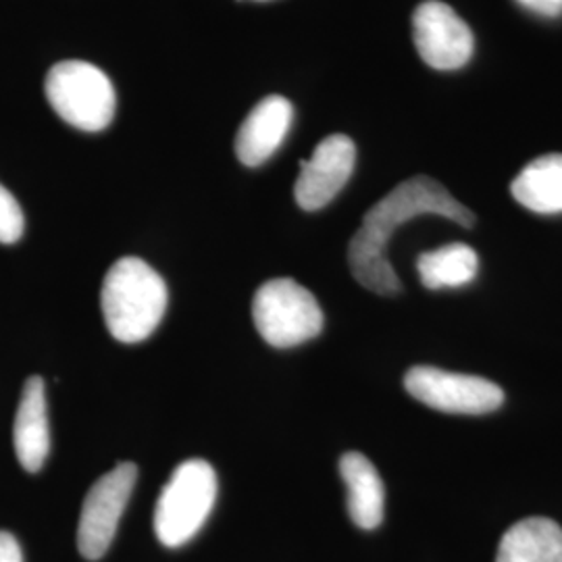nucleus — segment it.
<instances>
[{
  "instance_id": "nucleus-14",
  "label": "nucleus",
  "mask_w": 562,
  "mask_h": 562,
  "mask_svg": "<svg viewBox=\"0 0 562 562\" xmlns=\"http://www.w3.org/2000/svg\"><path fill=\"white\" fill-rule=\"evenodd\" d=\"M515 201L540 215L562 213V155H543L525 165L510 183Z\"/></svg>"
},
{
  "instance_id": "nucleus-17",
  "label": "nucleus",
  "mask_w": 562,
  "mask_h": 562,
  "mask_svg": "<svg viewBox=\"0 0 562 562\" xmlns=\"http://www.w3.org/2000/svg\"><path fill=\"white\" fill-rule=\"evenodd\" d=\"M0 562H23L20 542L9 531H0Z\"/></svg>"
},
{
  "instance_id": "nucleus-2",
  "label": "nucleus",
  "mask_w": 562,
  "mask_h": 562,
  "mask_svg": "<svg viewBox=\"0 0 562 562\" xmlns=\"http://www.w3.org/2000/svg\"><path fill=\"white\" fill-rule=\"evenodd\" d=\"M167 299L165 280L148 262L120 259L102 281V315L111 336L125 344L146 340L159 327Z\"/></svg>"
},
{
  "instance_id": "nucleus-5",
  "label": "nucleus",
  "mask_w": 562,
  "mask_h": 562,
  "mask_svg": "<svg viewBox=\"0 0 562 562\" xmlns=\"http://www.w3.org/2000/svg\"><path fill=\"white\" fill-rule=\"evenodd\" d=\"M252 319L262 340L273 348H294L322 334L323 311L299 281H265L252 301Z\"/></svg>"
},
{
  "instance_id": "nucleus-7",
  "label": "nucleus",
  "mask_w": 562,
  "mask_h": 562,
  "mask_svg": "<svg viewBox=\"0 0 562 562\" xmlns=\"http://www.w3.org/2000/svg\"><path fill=\"white\" fill-rule=\"evenodd\" d=\"M136 480L138 467L134 462H121L88 490L78 525V546L83 559L99 561L104 557L117 533Z\"/></svg>"
},
{
  "instance_id": "nucleus-11",
  "label": "nucleus",
  "mask_w": 562,
  "mask_h": 562,
  "mask_svg": "<svg viewBox=\"0 0 562 562\" xmlns=\"http://www.w3.org/2000/svg\"><path fill=\"white\" fill-rule=\"evenodd\" d=\"M13 443L21 467L30 473H38L50 452L46 390L38 375L23 383L20 408L13 427Z\"/></svg>"
},
{
  "instance_id": "nucleus-3",
  "label": "nucleus",
  "mask_w": 562,
  "mask_h": 562,
  "mask_svg": "<svg viewBox=\"0 0 562 562\" xmlns=\"http://www.w3.org/2000/svg\"><path fill=\"white\" fill-rule=\"evenodd\" d=\"M217 501V475L206 461L181 462L162 487L155 510V531L162 546L190 542L209 519Z\"/></svg>"
},
{
  "instance_id": "nucleus-13",
  "label": "nucleus",
  "mask_w": 562,
  "mask_h": 562,
  "mask_svg": "<svg viewBox=\"0 0 562 562\" xmlns=\"http://www.w3.org/2000/svg\"><path fill=\"white\" fill-rule=\"evenodd\" d=\"M496 562H562V527L546 517L515 522L498 546Z\"/></svg>"
},
{
  "instance_id": "nucleus-9",
  "label": "nucleus",
  "mask_w": 562,
  "mask_h": 562,
  "mask_svg": "<svg viewBox=\"0 0 562 562\" xmlns=\"http://www.w3.org/2000/svg\"><path fill=\"white\" fill-rule=\"evenodd\" d=\"M357 162V146L344 134H334L315 148L308 161L301 162L294 196L304 211H319L341 192Z\"/></svg>"
},
{
  "instance_id": "nucleus-6",
  "label": "nucleus",
  "mask_w": 562,
  "mask_h": 562,
  "mask_svg": "<svg viewBox=\"0 0 562 562\" xmlns=\"http://www.w3.org/2000/svg\"><path fill=\"white\" fill-rule=\"evenodd\" d=\"M404 387L425 406L454 415H487L504 402L498 383L477 375L450 373L438 367H413L404 375Z\"/></svg>"
},
{
  "instance_id": "nucleus-10",
  "label": "nucleus",
  "mask_w": 562,
  "mask_h": 562,
  "mask_svg": "<svg viewBox=\"0 0 562 562\" xmlns=\"http://www.w3.org/2000/svg\"><path fill=\"white\" fill-rule=\"evenodd\" d=\"M294 120V109L283 97L262 99L244 120L236 136V155L246 167H259L281 146Z\"/></svg>"
},
{
  "instance_id": "nucleus-1",
  "label": "nucleus",
  "mask_w": 562,
  "mask_h": 562,
  "mask_svg": "<svg viewBox=\"0 0 562 562\" xmlns=\"http://www.w3.org/2000/svg\"><path fill=\"white\" fill-rule=\"evenodd\" d=\"M419 215H440L462 227L475 225V215L457 201L440 181L427 176L402 181L367 211L359 232L348 244V265L362 288L382 296L401 292V280L387 261L385 250L392 234L402 223Z\"/></svg>"
},
{
  "instance_id": "nucleus-8",
  "label": "nucleus",
  "mask_w": 562,
  "mask_h": 562,
  "mask_svg": "<svg viewBox=\"0 0 562 562\" xmlns=\"http://www.w3.org/2000/svg\"><path fill=\"white\" fill-rule=\"evenodd\" d=\"M413 38L422 59L440 71L461 69L475 48L471 27L440 0H427L417 7L413 13Z\"/></svg>"
},
{
  "instance_id": "nucleus-15",
  "label": "nucleus",
  "mask_w": 562,
  "mask_h": 562,
  "mask_svg": "<svg viewBox=\"0 0 562 562\" xmlns=\"http://www.w3.org/2000/svg\"><path fill=\"white\" fill-rule=\"evenodd\" d=\"M419 278L429 290L461 288L475 280L480 257L467 244H448L438 250L423 252L417 261Z\"/></svg>"
},
{
  "instance_id": "nucleus-12",
  "label": "nucleus",
  "mask_w": 562,
  "mask_h": 562,
  "mask_svg": "<svg viewBox=\"0 0 562 562\" xmlns=\"http://www.w3.org/2000/svg\"><path fill=\"white\" fill-rule=\"evenodd\" d=\"M340 475L348 490L350 519L367 531L380 527L385 490L375 464L361 452H346L340 459Z\"/></svg>"
},
{
  "instance_id": "nucleus-18",
  "label": "nucleus",
  "mask_w": 562,
  "mask_h": 562,
  "mask_svg": "<svg viewBox=\"0 0 562 562\" xmlns=\"http://www.w3.org/2000/svg\"><path fill=\"white\" fill-rule=\"evenodd\" d=\"M525 9L543 15V18H559L562 15V0H517Z\"/></svg>"
},
{
  "instance_id": "nucleus-16",
  "label": "nucleus",
  "mask_w": 562,
  "mask_h": 562,
  "mask_svg": "<svg viewBox=\"0 0 562 562\" xmlns=\"http://www.w3.org/2000/svg\"><path fill=\"white\" fill-rule=\"evenodd\" d=\"M23 211L15 196L0 186V244H15L23 236Z\"/></svg>"
},
{
  "instance_id": "nucleus-4",
  "label": "nucleus",
  "mask_w": 562,
  "mask_h": 562,
  "mask_svg": "<svg viewBox=\"0 0 562 562\" xmlns=\"http://www.w3.org/2000/svg\"><path fill=\"white\" fill-rule=\"evenodd\" d=\"M60 120L83 132H101L115 115V90L106 74L86 60H60L44 81Z\"/></svg>"
}]
</instances>
